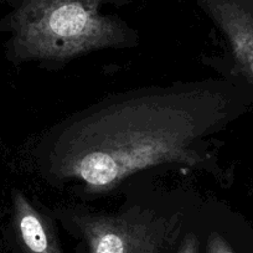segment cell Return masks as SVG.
Here are the masks:
<instances>
[{
  "mask_svg": "<svg viewBox=\"0 0 253 253\" xmlns=\"http://www.w3.org/2000/svg\"><path fill=\"white\" fill-rule=\"evenodd\" d=\"M220 33L238 74L253 87V0H194Z\"/></svg>",
  "mask_w": 253,
  "mask_h": 253,
  "instance_id": "4",
  "label": "cell"
},
{
  "mask_svg": "<svg viewBox=\"0 0 253 253\" xmlns=\"http://www.w3.org/2000/svg\"><path fill=\"white\" fill-rule=\"evenodd\" d=\"M245 107L237 86L221 79L109 94L41 134L34 148L38 172L84 204L155 168L211 172L216 137Z\"/></svg>",
  "mask_w": 253,
  "mask_h": 253,
  "instance_id": "1",
  "label": "cell"
},
{
  "mask_svg": "<svg viewBox=\"0 0 253 253\" xmlns=\"http://www.w3.org/2000/svg\"><path fill=\"white\" fill-rule=\"evenodd\" d=\"M13 228L20 253H65L50 208L34 203L21 190L11 193Z\"/></svg>",
  "mask_w": 253,
  "mask_h": 253,
  "instance_id": "5",
  "label": "cell"
},
{
  "mask_svg": "<svg viewBox=\"0 0 253 253\" xmlns=\"http://www.w3.org/2000/svg\"><path fill=\"white\" fill-rule=\"evenodd\" d=\"M205 233V222L194 215L180 237L174 253H201Z\"/></svg>",
  "mask_w": 253,
  "mask_h": 253,
  "instance_id": "6",
  "label": "cell"
},
{
  "mask_svg": "<svg viewBox=\"0 0 253 253\" xmlns=\"http://www.w3.org/2000/svg\"><path fill=\"white\" fill-rule=\"evenodd\" d=\"M58 226L76 242V253H174L194 215L155 203L135 201L117 211L84 204L50 208Z\"/></svg>",
  "mask_w": 253,
  "mask_h": 253,
  "instance_id": "3",
  "label": "cell"
},
{
  "mask_svg": "<svg viewBox=\"0 0 253 253\" xmlns=\"http://www.w3.org/2000/svg\"><path fill=\"white\" fill-rule=\"evenodd\" d=\"M201 253H237L227 236L217 227L205 222V233Z\"/></svg>",
  "mask_w": 253,
  "mask_h": 253,
  "instance_id": "7",
  "label": "cell"
},
{
  "mask_svg": "<svg viewBox=\"0 0 253 253\" xmlns=\"http://www.w3.org/2000/svg\"><path fill=\"white\" fill-rule=\"evenodd\" d=\"M10 8L0 20L8 33L9 60L60 70L76 58L103 50L139 46L140 36L108 5L123 6L128 0H5Z\"/></svg>",
  "mask_w": 253,
  "mask_h": 253,
  "instance_id": "2",
  "label": "cell"
}]
</instances>
